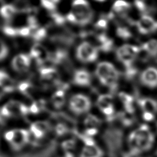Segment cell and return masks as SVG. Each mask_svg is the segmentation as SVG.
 <instances>
[{
    "label": "cell",
    "instance_id": "cell-1",
    "mask_svg": "<svg viewBox=\"0 0 157 157\" xmlns=\"http://www.w3.org/2000/svg\"><path fill=\"white\" fill-rule=\"evenodd\" d=\"M154 139V135L149 127L142 124L129 134L128 144L131 151L137 154L149 150L153 144Z\"/></svg>",
    "mask_w": 157,
    "mask_h": 157
},
{
    "label": "cell",
    "instance_id": "cell-2",
    "mask_svg": "<svg viewBox=\"0 0 157 157\" xmlns=\"http://www.w3.org/2000/svg\"><path fill=\"white\" fill-rule=\"evenodd\" d=\"M95 74L102 85L109 87L113 91L117 90L119 72L112 63L107 61L99 63L96 66Z\"/></svg>",
    "mask_w": 157,
    "mask_h": 157
},
{
    "label": "cell",
    "instance_id": "cell-3",
    "mask_svg": "<svg viewBox=\"0 0 157 157\" xmlns=\"http://www.w3.org/2000/svg\"><path fill=\"white\" fill-rule=\"evenodd\" d=\"M72 6L71 12L75 17V24L85 26L92 21L94 13L87 1L77 0L72 2Z\"/></svg>",
    "mask_w": 157,
    "mask_h": 157
},
{
    "label": "cell",
    "instance_id": "cell-4",
    "mask_svg": "<svg viewBox=\"0 0 157 157\" xmlns=\"http://www.w3.org/2000/svg\"><path fill=\"white\" fill-rule=\"evenodd\" d=\"M140 50L136 45L125 44L117 50L116 55L119 61L124 65L126 68H128L132 66L133 62Z\"/></svg>",
    "mask_w": 157,
    "mask_h": 157
},
{
    "label": "cell",
    "instance_id": "cell-5",
    "mask_svg": "<svg viewBox=\"0 0 157 157\" xmlns=\"http://www.w3.org/2000/svg\"><path fill=\"white\" fill-rule=\"evenodd\" d=\"M98 49L90 42H83L77 48L76 56L80 61L84 63L94 62L98 56Z\"/></svg>",
    "mask_w": 157,
    "mask_h": 157
},
{
    "label": "cell",
    "instance_id": "cell-6",
    "mask_svg": "<svg viewBox=\"0 0 157 157\" xmlns=\"http://www.w3.org/2000/svg\"><path fill=\"white\" fill-rule=\"evenodd\" d=\"M30 134L26 129H15L12 138L7 144L13 151H20L29 143Z\"/></svg>",
    "mask_w": 157,
    "mask_h": 157
},
{
    "label": "cell",
    "instance_id": "cell-7",
    "mask_svg": "<svg viewBox=\"0 0 157 157\" xmlns=\"http://www.w3.org/2000/svg\"><path fill=\"white\" fill-rule=\"evenodd\" d=\"M91 102L89 98L82 94L72 96L69 103L70 110L77 115L87 112L91 108Z\"/></svg>",
    "mask_w": 157,
    "mask_h": 157
},
{
    "label": "cell",
    "instance_id": "cell-8",
    "mask_svg": "<svg viewBox=\"0 0 157 157\" xmlns=\"http://www.w3.org/2000/svg\"><path fill=\"white\" fill-rule=\"evenodd\" d=\"M140 33L148 34L157 29V22L153 18L147 15H143L136 23Z\"/></svg>",
    "mask_w": 157,
    "mask_h": 157
},
{
    "label": "cell",
    "instance_id": "cell-9",
    "mask_svg": "<svg viewBox=\"0 0 157 157\" xmlns=\"http://www.w3.org/2000/svg\"><path fill=\"white\" fill-rule=\"evenodd\" d=\"M31 64L29 55L20 53L16 55L12 61V67L17 72H24L28 70Z\"/></svg>",
    "mask_w": 157,
    "mask_h": 157
},
{
    "label": "cell",
    "instance_id": "cell-10",
    "mask_svg": "<svg viewBox=\"0 0 157 157\" xmlns=\"http://www.w3.org/2000/svg\"><path fill=\"white\" fill-rule=\"evenodd\" d=\"M140 80L145 86L153 88L157 86V68L149 67L141 74Z\"/></svg>",
    "mask_w": 157,
    "mask_h": 157
},
{
    "label": "cell",
    "instance_id": "cell-11",
    "mask_svg": "<svg viewBox=\"0 0 157 157\" xmlns=\"http://www.w3.org/2000/svg\"><path fill=\"white\" fill-rule=\"evenodd\" d=\"M50 53L47 52L46 48L40 44H34L29 52V56L36 59L38 65H43L48 60Z\"/></svg>",
    "mask_w": 157,
    "mask_h": 157
},
{
    "label": "cell",
    "instance_id": "cell-12",
    "mask_svg": "<svg viewBox=\"0 0 157 157\" xmlns=\"http://www.w3.org/2000/svg\"><path fill=\"white\" fill-rule=\"evenodd\" d=\"M50 129L48 123L44 121L34 122L30 126V133L36 139H43Z\"/></svg>",
    "mask_w": 157,
    "mask_h": 157
},
{
    "label": "cell",
    "instance_id": "cell-13",
    "mask_svg": "<svg viewBox=\"0 0 157 157\" xmlns=\"http://www.w3.org/2000/svg\"><path fill=\"white\" fill-rule=\"evenodd\" d=\"M91 75L90 73L85 69L77 70L73 78V82L74 84L79 86H88L91 83Z\"/></svg>",
    "mask_w": 157,
    "mask_h": 157
},
{
    "label": "cell",
    "instance_id": "cell-14",
    "mask_svg": "<svg viewBox=\"0 0 157 157\" xmlns=\"http://www.w3.org/2000/svg\"><path fill=\"white\" fill-rule=\"evenodd\" d=\"M104 151L96 144L94 145H85L81 150L79 157H103Z\"/></svg>",
    "mask_w": 157,
    "mask_h": 157
},
{
    "label": "cell",
    "instance_id": "cell-15",
    "mask_svg": "<svg viewBox=\"0 0 157 157\" xmlns=\"http://www.w3.org/2000/svg\"><path fill=\"white\" fill-rule=\"evenodd\" d=\"M139 103L144 112H149L153 114L157 112V102L155 100L145 98L140 99Z\"/></svg>",
    "mask_w": 157,
    "mask_h": 157
},
{
    "label": "cell",
    "instance_id": "cell-16",
    "mask_svg": "<svg viewBox=\"0 0 157 157\" xmlns=\"http://www.w3.org/2000/svg\"><path fill=\"white\" fill-rule=\"evenodd\" d=\"M0 84L6 90V93H9L15 90V82L9 74L2 70H0Z\"/></svg>",
    "mask_w": 157,
    "mask_h": 157
},
{
    "label": "cell",
    "instance_id": "cell-17",
    "mask_svg": "<svg viewBox=\"0 0 157 157\" xmlns=\"http://www.w3.org/2000/svg\"><path fill=\"white\" fill-rule=\"evenodd\" d=\"M99 43V48L104 52H110L113 47V41L109 39L105 34H98L96 37Z\"/></svg>",
    "mask_w": 157,
    "mask_h": 157
},
{
    "label": "cell",
    "instance_id": "cell-18",
    "mask_svg": "<svg viewBox=\"0 0 157 157\" xmlns=\"http://www.w3.org/2000/svg\"><path fill=\"white\" fill-rule=\"evenodd\" d=\"M141 49L153 57L157 56V40L150 39L143 44Z\"/></svg>",
    "mask_w": 157,
    "mask_h": 157
},
{
    "label": "cell",
    "instance_id": "cell-19",
    "mask_svg": "<svg viewBox=\"0 0 157 157\" xmlns=\"http://www.w3.org/2000/svg\"><path fill=\"white\" fill-rule=\"evenodd\" d=\"M17 12L13 4H5L0 8V15L5 20H10Z\"/></svg>",
    "mask_w": 157,
    "mask_h": 157
},
{
    "label": "cell",
    "instance_id": "cell-20",
    "mask_svg": "<svg viewBox=\"0 0 157 157\" xmlns=\"http://www.w3.org/2000/svg\"><path fill=\"white\" fill-rule=\"evenodd\" d=\"M113 97L110 94H102L98 98L96 104L102 111L104 109L113 105Z\"/></svg>",
    "mask_w": 157,
    "mask_h": 157
},
{
    "label": "cell",
    "instance_id": "cell-21",
    "mask_svg": "<svg viewBox=\"0 0 157 157\" xmlns=\"http://www.w3.org/2000/svg\"><path fill=\"white\" fill-rule=\"evenodd\" d=\"M65 93L64 90H58L52 96V101L54 107L56 109L61 108L64 104Z\"/></svg>",
    "mask_w": 157,
    "mask_h": 157
},
{
    "label": "cell",
    "instance_id": "cell-22",
    "mask_svg": "<svg viewBox=\"0 0 157 157\" xmlns=\"http://www.w3.org/2000/svg\"><path fill=\"white\" fill-rule=\"evenodd\" d=\"M41 78L44 80H51L55 78L56 70L52 67H43L39 70Z\"/></svg>",
    "mask_w": 157,
    "mask_h": 157
},
{
    "label": "cell",
    "instance_id": "cell-23",
    "mask_svg": "<svg viewBox=\"0 0 157 157\" xmlns=\"http://www.w3.org/2000/svg\"><path fill=\"white\" fill-rule=\"evenodd\" d=\"M130 7V4L123 1H116L113 6V10L114 12L120 13L124 14Z\"/></svg>",
    "mask_w": 157,
    "mask_h": 157
},
{
    "label": "cell",
    "instance_id": "cell-24",
    "mask_svg": "<svg viewBox=\"0 0 157 157\" xmlns=\"http://www.w3.org/2000/svg\"><path fill=\"white\" fill-rule=\"evenodd\" d=\"M84 124L86 128H97V126L101 124V121L96 116L89 114L85 119Z\"/></svg>",
    "mask_w": 157,
    "mask_h": 157
},
{
    "label": "cell",
    "instance_id": "cell-25",
    "mask_svg": "<svg viewBox=\"0 0 157 157\" xmlns=\"http://www.w3.org/2000/svg\"><path fill=\"white\" fill-rule=\"evenodd\" d=\"M13 6L16 9L17 12H29L31 10V6L29 5L28 2L26 1H15L13 4Z\"/></svg>",
    "mask_w": 157,
    "mask_h": 157
},
{
    "label": "cell",
    "instance_id": "cell-26",
    "mask_svg": "<svg viewBox=\"0 0 157 157\" xmlns=\"http://www.w3.org/2000/svg\"><path fill=\"white\" fill-rule=\"evenodd\" d=\"M119 118L122 124L126 126H131L134 122V117L132 114L127 112H121L119 114Z\"/></svg>",
    "mask_w": 157,
    "mask_h": 157
},
{
    "label": "cell",
    "instance_id": "cell-27",
    "mask_svg": "<svg viewBox=\"0 0 157 157\" xmlns=\"http://www.w3.org/2000/svg\"><path fill=\"white\" fill-rule=\"evenodd\" d=\"M47 31L44 28H39L32 34V37L35 41H41L47 36Z\"/></svg>",
    "mask_w": 157,
    "mask_h": 157
},
{
    "label": "cell",
    "instance_id": "cell-28",
    "mask_svg": "<svg viewBox=\"0 0 157 157\" xmlns=\"http://www.w3.org/2000/svg\"><path fill=\"white\" fill-rule=\"evenodd\" d=\"M62 149L66 151H72L76 147V141L74 139H67L61 143Z\"/></svg>",
    "mask_w": 157,
    "mask_h": 157
},
{
    "label": "cell",
    "instance_id": "cell-29",
    "mask_svg": "<svg viewBox=\"0 0 157 157\" xmlns=\"http://www.w3.org/2000/svg\"><path fill=\"white\" fill-rule=\"evenodd\" d=\"M117 35L122 39L126 40L131 37L132 34L130 31L125 27H118L117 29Z\"/></svg>",
    "mask_w": 157,
    "mask_h": 157
},
{
    "label": "cell",
    "instance_id": "cell-30",
    "mask_svg": "<svg viewBox=\"0 0 157 157\" xmlns=\"http://www.w3.org/2000/svg\"><path fill=\"white\" fill-rule=\"evenodd\" d=\"M44 101L41 100L37 102H33L29 108V112L33 114H37L39 113L42 109H43L44 106Z\"/></svg>",
    "mask_w": 157,
    "mask_h": 157
},
{
    "label": "cell",
    "instance_id": "cell-31",
    "mask_svg": "<svg viewBox=\"0 0 157 157\" xmlns=\"http://www.w3.org/2000/svg\"><path fill=\"white\" fill-rule=\"evenodd\" d=\"M58 1H47L43 0L41 1L40 3L43 7H44L46 10H49L52 12H54L56 9L57 3H58Z\"/></svg>",
    "mask_w": 157,
    "mask_h": 157
},
{
    "label": "cell",
    "instance_id": "cell-32",
    "mask_svg": "<svg viewBox=\"0 0 157 157\" xmlns=\"http://www.w3.org/2000/svg\"><path fill=\"white\" fill-rule=\"evenodd\" d=\"M55 130L57 136H62L69 132V128L65 123H59L56 124Z\"/></svg>",
    "mask_w": 157,
    "mask_h": 157
},
{
    "label": "cell",
    "instance_id": "cell-33",
    "mask_svg": "<svg viewBox=\"0 0 157 157\" xmlns=\"http://www.w3.org/2000/svg\"><path fill=\"white\" fill-rule=\"evenodd\" d=\"M3 33L7 36L15 37L19 36L18 34V28H15L10 26H5L2 28Z\"/></svg>",
    "mask_w": 157,
    "mask_h": 157
},
{
    "label": "cell",
    "instance_id": "cell-34",
    "mask_svg": "<svg viewBox=\"0 0 157 157\" xmlns=\"http://www.w3.org/2000/svg\"><path fill=\"white\" fill-rule=\"evenodd\" d=\"M9 54V48L6 43L0 39V61L4 60Z\"/></svg>",
    "mask_w": 157,
    "mask_h": 157
},
{
    "label": "cell",
    "instance_id": "cell-35",
    "mask_svg": "<svg viewBox=\"0 0 157 157\" xmlns=\"http://www.w3.org/2000/svg\"><path fill=\"white\" fill-rule=\"evenodd\" d=\"M118 96L124 105H127V104H133V98L132 96H131L126 93L121 92L119 93Z\"/></svg>",
    "mask_w": 157,
    "mask_h": 157
},
{
    "label": "cell",
    "instance_id": "cell-36",
    "mask_svg": "<svg viewBox=\"0 0 157 157\" xmlns=\"http://www.w3.org/2000/svg\"><path fill=\"white\" fill-rule=\"evenodd\" d=\"M51 17H52V19L53 20L55 23L57 25H63L66 20L63 15H62L61 14H59L58 13H56L55 12L51 13Z\"/></svg>",
    "mask_w": 157,
    "mask_h": 157
},
{
    "label": "cell",
    "instance_id": "cell-37",
    "mask_svg": "<svg viewBox=\"0 0 157 157\" xmlns=\"http://www.w3.org/2000/svg\"><path fill=\"white\" fill-rule=\"evenodd\" d=\"M27 22L28 27L31 29V31H36L39 29V26L36 18L34 16H29L27 18Z\"/></svg>",
    "mask_w": 157,
    "mask_h": 157
},
{
    "label": "cell",
    "instance_id": "cell-38",
    "mask_svg": "<svg viewBox=\"0 0 157 157\" xmlns=\"http://www.w3.org/2000/svg\"><path fill=\"white\" fill-rule=\"evenodd\" d=\"M79 137L84 142L85 145L90 146V145H96V142H95L94 139L91 137L86 136L85 134H79Z\"/></svg>",
    "mask_w": 157,
    "mask_h": 157
},
{
    "label": "cell",
    "instance_id": "cell-39",
    "mask_svg": "<svg viewBox=\"0 0 157 157\" xmlns=\"http://www.w3.org/2000/svg\"><path fill=\"white\" fill-rule=\"evenodd\" d=\"M31 88V85L29 82H23L18 85V90L23 94H28L29 90Z\"/></svg>",
    "mask_w": 157,
    "mask_h": 157
},
{
    "label": "cell",
    "instance_id": "cell-40",
    "mask_svg": "<svg viewBox=\"0 0 157 157\" xmlns=\"http://www.w3.org/2000/svg\"><path fill=\"white\" fill-rule=\"evenodd\" d=\"M134 4H135V6L137 7V9L142 12H147V10L148 9V7H147V4L144 1H136L134 2Z\"/></svg>",
    "mask_w": 157,
    "mask_h": 157
},
{
    "label": "cell",
    "instance_id": "cell-41",
    "mask_svg": "<svg viewBox=\"0 0 157 157\" xmlns=\"http://www.w3.org/2000/svg\"><path fill=\"white\" fill-rule=\"evenodd\" d=\"M31 29L28 26H24L18 28V34L19 36L23 37H28L31 34Z\"/></svg>",
    "mask_w": 157,
    "mask_h": 157
},
{
    "label": "cell",
    "instance_id": "cell-42",
    "mask_svg": "<svg viewBox=\"0 0 157 157\" xmlns=\"http://www.w3.org/2000/svg\"><path fill=\"white\" fill-rule=\"evenodd\" d=\"M95 26L98 29H105L107 27V20L104 18H102L96 22Z\"/></svg>",
    "mask_w": 157,
    "mask_h": 157
},
{
    "label": "cell",
    "instance_id": "cell-43",
    "mask_svg": "<svg viewBox=\"0 0 157 157\" xmlns=\"http://www.w3.org/2000/svg\"><path fill=\"white\" fill-rule=\"evenodd\" d=\"M137 69L134 67L133 66L129 67L128 68H126V75L127 78H132L137 74Z\"/></svg>",
    "mask_w": 157,
    "mask_h": 157
},
{
    "label": "cell",
    "instance_id": "cell-44",
    "mask_svg": "<svg viewBox=\"0 0 157 157\" xmlns=\"http://www.w3.org/2000/svg\"><path fill=\"white\" fill-rule=\"evenodd\" d=\"M98 132V128H86L84 132V134L86 136L93 137L95 135H96Z\"/></svg>",
    "mask_w": 157,
    "mask_h": 157
},
{
    "label": "cell",
    "instance_id": "cell-45",
    "mask_svg": "<svg viewBox=\"0 0 157 157\" xmlns=\"http://www.w3.org/2000/svg\"><path fill=\"white\" fill-rule=\"evenodd\" d=\"M143 118L147 121H151L154 119V114L149 112H144L143 113Z\"/></svg>",
    "mask_w": 157,
    "mask_h": 157
},
{
    "label": "cell",
    "instance_id": "cell-46",
    "mask_svg": "<svg viewBox=\"0 0 157 157\" xmlns=\"http://www.w3.org/2000/svg\"><path fill=\"white\" fill-rule=\"evenodd\" d=\"M6 93V91L5 88L1 84H0V99L5 95Z\"/></svg>",
    "mask_w": 157,
    "mask_h": 157
},
{
    "label": "cell",
    "instance_id": "cell-47",
    "mask_svg": "<svg viewBox=\"0 0 157 157\" xmlns=\"http://www.w3.org/2000/svg\"><path fill=\"white\" fill-rule=\"evenodd\" d=\"M59 157H75L73 152L71 151H66L64 152V154L63 155V156H59Z\"/></svg>",
    "mask_w": 157,
    "mask_h": 157
},
{
    "label": "cell",
    "instance_id": "cell-48",
    "mask_svg": "<svg viewBox=\"0 0 157 157\" xmlns=\"http://www.w3.org/2000/svg\"><path fill=\"white\" fill-rule=\"evenodd\" d=\"M4 118H4V117H2V115H1V109H0V124L4 122Z\"/></svg>",
    "mask_w": 157,
    "mask_h": 157
},
{
    "label": "cell",
    "instance_id": "cell-49",
    "mask_svg": "<svg viewBox=\"0 0 157 157\" xmlns=\"http://www.w3.org/2000/svg\"><path fill=\"white\" fill-rule=\"evenodd\" d=\"M0 157H3V156H1V155H0Z\"/></svg>",
    "mask_w": 157,
    "mask_h": 157
}]
</instances>
